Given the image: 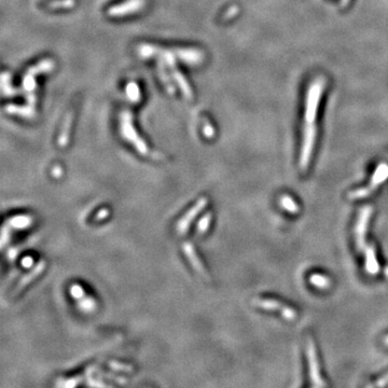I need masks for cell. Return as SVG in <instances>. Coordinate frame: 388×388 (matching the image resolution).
Wrapping results in <instances>:
<instances>
[{"label": "cell", "instance_id": "12", "mask_svg": "<svg viewBox=\"0 0 388 388\" xmlns=\"http://www.w3.org/2000/svg\"><path fill=\"white\" fill-rule=\"evenodd\" d=\"M279 204L285 210H287V212H289L291 214H296V213H299V210H300L299 205L296 204V202L292 197H291L290 195H287V194L280 196Z\"/></svg>", "mask_w": 388, "mask_h": 388}, {"label": "cell", "instance_id": "1", "mask_svg": "<svg viewBox=\"0 0 388 388\" xmlns=\"http://www.w3.org/2000/svg\"><path fill=\"white\" fill-rule=\"evenodd\" d=\"M372 212H373V208L370 205H366V206L360 209L357 221H356L355 224L354 235L358 250L361 253H364V256L365 272L370 275H376L380 272V263L377 261L376 252L373 246L368 245L365 242L366 230H368Z\"/></svg>", "mask_w": 388, "mask_h": 388}, {"label": "cell", "instance_id": "14", "mask_svg": "<svg viewBox=\"0 0 388 388\" xmlns=\"http://www.w3.org/2000/svg\"><path fill=\"white\" fill-rule=\"evenodd\" d=\"M31 223V218L28 216H18L10 220V224L14 226V228H26Z\"/></svg>", "mask_w": 388, "mask_h": 388}, {"label": "cell", "instance_id": "15", "mask_svg": "<svg viewBox=\"0 0 388 388\" xmlns=\"http://www.w3.org/2000/svg\"><path fill=\"white\" fill-rule=\"evenodd\" d=\"M210 221H212V213H208L204 216V217L198 221L196 226V234H204L209 228Z\"/></svg>", "mask_w": 388, "mask_h": 388}, {"label": "cell", "instance_id": "5", "mask_svg": "<svg viewBox=\"0 0 388 388\" xmlns=\"http://www.w3.org/2000/svg\"><path fill=\"white\" fill-rule=\"evenodd\" d=\"M306 357H307V364H309V373L312 382V386L314 387L327 386L326 382L323 381L320 373V365H319V360H318L316 345L311 337L307 339V343H306Z\"/></svg>", "mask_w": 388, "mask_h": 388}, {"label": "cell", "instance_id": "6", "mask_svg": "<svg viewBox=\"0 0 388 388\" xmlns=\"http://www.w3.org/2000/svg\"><path fill=\"white\" fill-rule=\"evenodd\" d=\"M252 304L266 311L278 312L280 313V315L288 320H294L296 316H298V314H296V312L293 309H291V307L288 305H284L280 303L279 301L274 299L256 298L252 300Z\"/></svg>", "mask_w": 388, "mask_h": 388}, {"label": "cell", "instance_id": "20", "mask_svg": "<svg viewBox=\"0 0 388 388\" xmlns=\"http://www.w3.org/2000/svg\"><path fill=\"white\" fill-rule=\"evenodd\" d=\"M385 273H386V275H388V268L386 269V271H385Z\"/></svg>", "mask_w": 388, "mask_h": 388}, {"label": "cell", "instance_id": "19", "mask_svg": "<svg viewBox=\"0 0 388 388\" xmlns=\"http://www.w3.org/2000/svg\"><path fill=\"white\" fill-rule=\"evenodd\" d=\"M383 342H384V344L388 347V336H386V337L384 338V340H383Z\"/></svg>", "mask_w": 388, "mask_h": 388}, {"label": "cell", "instance_id": "9", "mask_svg": "<svg viewBox=\"0 0 388 388\" xmlns=\"http://www.w3.org/2000/svg\"><path fill=\"white\" fill-rule=\"evenodd\" d=\"M182 249H183V252H185V255L189 260V262H190V264L192 266V267L195 269L198 274H201L203 277L208 278V274L206 273V271H205L204 266L202 264L201 260H199V258L197 257L196 252H195V250H194V248H193L191 242H183Z\"/></svg>", "mask_w": 388, "mask_h": 388}, {"label": "cell", "instance_id": "3", "mask_svg": "<svg viewBox=\"0 0 388 388\" xmlns=\"http://www.w3.org/2000/svg\"><path fill=\"white\" fill-rule=\"evenodd\" d=\"M325 90V81L322 79H317L313 82L306 93L305 98V112L304 119L307 123L315 122L317 117V110L319 107L321 96Z\"/></svg>", "mask_w": 388, "mask_h": 388}, {"label": "cell", "instance_id": "7", "mask_svg": "<svg viewBox=\"0 0 388 388\" xmlns=\"http://www.w3.org/2000/svg\"><path fill=\"white\" fill-rule=\"evenodd\" d=\"M207 204H208V199L206 197H202L199 198L190 209L187 210V213L177 221V225H176L177 233L179 235H185L188 232L189 228H190L192 221L195 219L196 216L201 213L205 207H206Z\"/></svg>", "mask_w": 388, "mask_h": 388}, {"label": "cell", "instance_id": "11", "mask_svg": "<svg viewBox=\"0 0 388 388\" xmlns=\"http://www.w3.org/2000/svg\"><path fill=\"white\" fill-rule=\"evenodd\" d=\"M74 116V108H73L72 110L69 111L68 116L65 120V123L63 125L62 133L59 135L58 138V146L61 148H64L69 142V135H70V129H72V124H73V119Z\"/></svg>", "mask_w": 388, "mask_h": 388}, {"label": "cell", "instance_id": "2", "mask_svg": "<svg viewBox=\"0 0 388 388\" xmlns=\"http://www.w3.org/2000/svg\"><path fill=\"white\" fill-rule=\"evenodd\" d=\"M387 179H388V164L381 163L377 165V167L375 169L369 185L364 188L356 189V190L349 192L348 199H350V201H357V199H363L370 196L371 194H373L376 191V189L381 185H383Z\"/></svg>", "mask_w": 388, "mask_h": 388}, {"label": "cell", "instance_id": "17", "mask_svg": "<svg viewBox=\"0 0 388 388\" xmlns=\"http://www.w3.org/2000/svg\"><path fill=\"white\" fill-rule=\"evenodd\" d=\"M107 214H108V210H107V209H101L100 212H99L98 214H97V216H98V217H96V220H100V219H102V218H105Z\"/></svg>", "mask_w": 388, "mask_h": 388}, {"label": "cell", "instance_id": "10", "mask_svg": "<svg viewBox=\"0 0 388 388\" xmlns=\"http://www.w3.org/2000/svg\"><path fill=\"white\" fill-rule=\"evenodd\" d=\"M144 0H131L129 2L124 4H120L118 7H115L109 10V15H123L127 13H132L134 11L139 10V8L143 7Z\"/></svg>", "mask_w": 388, "mask_h": 388}, {"label": "cell", "instance_id": "18", "mask_svg": "<svg viewBox=\"0 0 388 388\" xmlns=\"http://www.w3.org/2000/svg\"><path fill=\"white\" fill-rule=\"evenodd\" d=\"M350 1V0H341V4H342V7H346V5L348 4V2Z\"/></svg>", "mask_w": 388, "mask_h": 388}, {"label": "cell", "instance_id": "4", "mask_svg": "<svg viewBox=\"0 0 388 388\" xmlns=\"http://www.w3.org/2000/svg\"><path fill=\"white\" fill-rule=\"evenodd\" d=\"M316 136H317V127L315 123H307L305 124L303 129V138H302V147H301V153H300V161L299 165L301 170H305L309 167L313 151H314L315 143H316Z\"/></svg>", "mask_w": 388, "mask_h": 388}, {"label": "cell", "instance_id": "16", "mask_svg": "<svg viewBox=\"0 0 388 388\" xmlns=\"http://www.w3.org/2000/svg\"><path fill=\"white\" fill-rule=\"evenodd\" d=\"M388 384V375H385L384 377H382V379L374 384V386H385Z\"/></svg>", "mask_w": 388, "mask_h": 388}, {"label": "cell", "instance_id": "13", "mask_svg": "<svg viewBox=\"0 0 388 388\" xmlns=\"http://www.w3.org/2000/svg\"><path fill=\"white\" fill-rule=\"evenodd\" d=\"M310 282L315 286V287L319 289H327L330 287L331 280L329 277H326L325 275L321 274H313L310 277Z\"/></svg>", "mask_w": 388, "mask_h": 388}, {"label": "cell", "instance_id": "8", "mask_svg": "<svg viewBox=\"0 0 388 388\" xmlns=\"http://www.w3.org/2000/svg\"><path fill=\"white\" fill-rule=\"evenodd\" d=\"M46 268V262L45 261H39L37 263V266L27 273L26 275H24V277H22L20 282L18 283V286L14 288V290L12 291V295H16L19 294L22 290L24 288H26L27 286L29 285V283H31L32 280L36 279L38 277V275H40L43 271H45Z\"/></svg>", "mask_w": 388, "mask_h": 388}]
</instances>
